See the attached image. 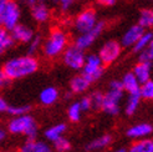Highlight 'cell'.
<instances>
[{
    "mask_svg": "<svg viewBox=\"0 0 153 152\" xmlns=\"http://www.w3.org/2000/svg\"><path fill=\"white\" fill-rule=\"evenodd\" d=\"M39 69V61L33 55H22L7 60L3 71L7 75L10 80H19L30 76Z\"/></svg>",
    "mask_w": 153,
    "mask_h": 152,
    "instance_id": "6da1fadb",
    "label": "cell"
},
{
    "mask_svg": "<svg viewBox=\"0 0 153 152\" xmlns=\"http://www.w3.org/2000/svg\"><path fill=\"white\" fill-rule=\"evenodd\" d=\"M68 46V36L60 28H53L42 42V52L48 59H56Z\"/></svg>",
    "mask_w": 153,
    "mask_h": 152,
    "instance_id": "7a4b0ae2",
    "label": "cell"
},
{
    "mask_svg": "<svg viewBox=\"0 0 153 152\" xmlns=\"http://www.w3.org/2000/svg\"><path fill=\"white\" fill-rule=\"evenodd\" d=\"M7 131L13 135H24L29 140H34L37 136V124L35 118L27 113L14 116L7 124Z\"/></svg>",
    "mask_w": 153,
    "mask_h": 152,
    "instance_id": "3957f363",
    "label": "cell"
},
{
    "mask_svg": "<svg viewBox=\"0 0 153 152\" xmlns=\"http://www.w3.org/2000/svg\"><path fill=\"white\" fill-rule=\"evenodd\" d=\"M20 18V6L15 0H0V28L10 31L19 24Z\"/></svg>",
    "mask_w": 153,
    "mask_h": 152,
    "instance_id": "277c9868",
    "label": "cell"
},
{
    "mask_svg": "<svg viewBox=\"0 0 153 152\" xmlns=\"http://www.w3.org/2000/svg\"><path fill=\"white\" fill-rule=\"evenodd\" d=\"M81 71L82 75L92 83L98 79H101V76L103 75L105 71V65L97 54H91L86 56L85 64H83Z\"/></svg>",
    "mask_w": 153,
    "mask_h": 152,
    "instance_id": "5b68a950",
    "label": "cell"
},
{
    "mask_svg": "<svg viewBox=\"0 0 153 152\" xmlns=\"http://www.w3.org/2000/svg\"><path fill=\"white\" fill-rule=\"evenodd\" d=\"M123 89H114L108 87V91L103 96V104H102V111L107 115L114 116L120 112V105L123 98Z\"/></svg>",
    "mask_w": 153,
    "mask_h": 152,
    "instance_id": "8992f818",
    "label": "cell"
},
{
    "mask_svg": "<svg viewBox=\"0 0 153 152\" xmlns=\"http://www.w3.org/2000/svg\"><path fill=\"white\" fill-rule=\"evenodd\" d=\"M85 60H86L85 50L77 48L76 45L67 46L62 54L64 64L67 67H70L71 70H81L83 64H85Z\"/></svg>",
    "mask_w": 153,
    "mask_h": 152,
    "instance_id": "52a82bcc",
    "label": "cell"
},
{
    "mask_svg": "<svg viewBox=\"0 0 153 152\" xmlns=\"http://www.w3.org/2000/svg\"><path fill=\"white\" fill-rule=\"evenodd\" d=\"M97 22L98 20H97L96 11L94 9H85L75 18L74 28L79 34H82V33L88 31L91 29H94Z\"/></svg>",
    "mask_w": 153,
    "mask_h": 152,
    "instance_id": "ba28073f",
    "label": "cell"
},
{
    "mask_svg": "<svg viewBox=\"0 0 153 152\" xmlns=\"http://www.w3.org/2000/svg\"><path fill=\"white\" fill-rule=\"evenodd\" d=\"M105 28H106L105 22L103 21H98L94 29L88 30V31H86V33L79 34V36L76 37V40H75V45L77 48L82 49V50L88 49L90 46H92V45L95 44V41L100 37V35L103 33Z\"/></svg>",
    "mask_w": 153,
    "mask_h": 152,
    "instance_id": "9c48e42d",
    "label": "cell"
},
{
    "mask_svg": "<svg viewBox=\"0 0 153 152\" xmlns=\"http://www.w3.org/2000/svg\"><path fill=\"white\" fill-rule=\"evenodd\" d=\"M122 52V45L116 40H108L106 41L98 51V56L102 60L103 65H111L120 57Z\"/></svg>",
    "mask_w": 153,
    "mask_h": 152,
    "instance_id": "30bf717a",
    "label": "cell"
},
{
    "mask_svg": "<svg viewBox=\"0 0 153 152\" xmlns=\"http://www.w3.org/2000/svg\"><path fill=\"white\" fill-rule=\"evenodd\" d=\"M152 133H153V126L148 122H140V124L132 125L126 132L127 137H129L131 140L146 139V137H149Z\"/></svg>",
    "mask_w": 153,
    "mask_h": 152,
    "instance_id": "8fae6325",
    "label": "cell"
},
{
    "mask_svg": "<svg viewBox=\"0 0 153 152\" xmlns=\"http://www.w3.org/2000/svg\"><path fill=\"white\" fill-rule=\"evenodd\" d=\"M10 34H11V37L14 39V41L21 42V44H27L35 36L34 30L25 24H20V22L10 30Z\"/></svg>",
    "mask_w": 153,
    "mask_h": 152,
    "instance_id": "7c38bea8",
    "label": "cell"
},
{
    "mask_svg": "<svg viewBox=\"0 0 153 152\" xmlns=\"http://www.w3.org/2000/svg\"><path fill=\"white\" fill-rule=\"evenodd\" d=\"M143 33H144V29L141 25H138V24L132 25L131 28H128L126 30V33L123 35H122L121 45L125 48H132Z\"/></svg>",
    "mask_w": 153,
    "mask_h": 152,
    "instance_id": "4fadbf2b",
    "label": "cell"
},
{
    "mask_svg": "<svg viewBox=\"0 0 153 152\" xmlns=\"http://www.w3.org/2000/svg\"><path fill=\"white\" fill-rule=\"evenodd\" d=\"M31 14L33 18L35 19V21L37 22H46L50 19V7L48 5V3L39 0L33 7H31Z\"/></svg>",
    "mask_w": 153,
    "mask_h": 152,
    "instance_id": "5bb4252c",
    "label": "cell"
},
{
    "mask_svg": "<svg viewBox=\"0 0 153 152\" xmlns=\"http://www.w3.org/2000/svg\"><path fill=\"white\" fill-rule=\"evenodd\" d=\"M151 71H152V63L140 61L133 67V75L136 79L140 81V83H144L146 81L151 80Z\"/></svg>",
    "mask_w": 153,
    "mask_h": 152,
    "instance_id": "9a60e30c",
    "label": "cell"
},
{
    "mask_svg": "<svg viewBox=\"0 0 153 152\" xmlns=\"http://www.w3.org/2000/svg\"><path fill=\"white\" fill-rule=\"evenodd\" d=\"M19 152H51L50 146L44 141L29 140L19 148Z\"/></svg>",
    "mask_w": 153,
    "mask_h": 152,
    "instance_id": "2e32d148",
    "label": "cell"
},
{
    "mask_svg": "<svg viewBox=\"0 0 153 152\" xmlns=\"http://www.w3.org/2000/svg\"><path fill=\"white\" fill-rule=\"evenodd\" d=\"M122 86L126 92L129 94H140V89H141V83L140 81L136 79V76L133 72H127L121 80Z\"/></svg>",
    "mask_w": 153,
    "mask_h": 152,
    "instance_id": "e0dca14e",
    "label": "cell"
},
{
    "mask_svg": "<svg viewBox=\"0 0 153 152\" xmlns=\"http://www.w3.org/2000/svg\"><path fill=\"white\" fill-rule=\"evenodd\" d=\"M59 98V91L53 86H48L41 90L39 95V101L44 106H51L53 105Z\"/></svg>",
    "mask_w": 153,
    "mask_h": 152,
    "instance_id": "ac0fdd59",
    "label": "cell"
},
{
    "mask_svg": "<svg viewBox=\"0 0 153 152\" xmlns=\"http://www.w3.org/2000/svg\"><path fill=\"white\" fill-rule=\"evenodd\" d=\"M112 143V136L111 135H101L98 137L90 141L86 146L87 151H100L103 148H107Z\"/></svg>",
    "mask_w": 153,
    "mask_h": 152,
    "instance_id": "d6986e66",
    "label": "cell"
},
{
    "mask_svg": "<svg viewBox=\"0 0 153 152\" xmlns=\"http://www.w3.org/2000/svg\"><path fill=\"white\" fill-rule=\"evenodd\" d=\"M127 152H153V139L146 137L141 140H134Z\"/></svg>",
    "mask_w": 153,
    "mask_h": 152,
    "instance_id": "ffe728a7",
    "label": "cell"
},
{
    "mask_svg": "<svg viewBox=\"0 0 153 152\" xmlns=\"http://www.w3.org/2000/svg\"><path fill=\"white\" fill-rule=\"evenodd\" d=\"M91 82L83 76L82 74L81 75H76L71 79L70 81V89L74 94H82L90 87Z\"/></svg>",
    "mask_w": 153,
    "mask_h": 152,
    "instance_id": "44dd1931",
    "label": "cell"
},
{
    "mask_svg": "<svg viewBox=\"0 0 153 152\" xmlns=\"http://www.w3.org/2000/svg\"><path fill=\"white\" fill-rule=\"evenodd\" d=\"M141 104V95L140 94H129L127 97V101L125 104V112L126 115L132 116L137 112Z\"/></svg>",
    "mask_w": 153,
    "mask_h": 152,
    "instance_id": "7402d4cb",
    "label": "cell"
},
{
    "mask_svg": "<svg viewBox=\"0 0 153 152\" xmlns=\"http://www.w3.org/2000/svg\"><path fill=\"white\" fill-rule=\"evenodd\" d=\"M66 132V125L65 124H57L53 125L51 127H49L46 131H45V137H46L49 141L53 142L56 141L57 139L62 137Z\"/></svg>",
    "mask_w": 153,
    "mask_h": 152,
    "instance_id": "603a6c76",
    "label": "cell"
},
{
    "mask_svg": "<svg viewBox=\"0 0 153 152\" xmlns=\"http://www.w3.org/2000/svg\"><path fill=\"white\" fill-rule=\"evenodd\" d=\"M14 39L11 37V34L9 30L4 28H0V55L6 52L13 45H14Z\"/></svg>",
    "mask_w": 153,
    "mask_h": 152,
    "instance_id": "cb8c5ba5",
    "label": "cell"
},
{
    "mask_svg": "<svg viewBox=\"0 0 153 152\" xmlns=\"http://www.w3.org/2000/svg\"><path fill=\"white\" fill-rule=\"evenodd\" d=\"M152 37H153V34H152L151 31H144V33L141 35L140 39L136 41V44L132 46L133 52H136V54H140V52H142L144 49L148 46V44L151 42Z\"/></svg>",
    "mask_w": 153,
    "mask_h": 152,
    "instance_id": "d4e9b609",
    "label": "cell"
},
{
    "mask_svg": "<svg viewBox=\"0 0 153 152\" xmlns=\"http://www.w3.org/2000/svg\"><path fill=\"white\" fill-rule=\"evenodd\" d=\"M138 25H141L144 30L153 28V9H143L140 13Z\"/></svg>",
    "mask_w": 153,
    "mask_h": 152,
    "instance_id": "484cf974",
    "label": "cell"
},
{
    "mask_svg": "<svg viewBox=\"0 0 153 152\" xmlns=\"http://www.w3.org/2000/svg\"><path fill=\"white\" fill-rule=\"evenodd\" d=\"M82 109L81 106L77 102H74L71 104L70 106H68V110H67V117L68 120L71 121V122H79V121L81 120V116H82Z\"/></svg>",
    "mask_w": 153,
    "mask_h": 152,
    "instance_id": "4316f807",
    "label": "cell"
},
{
    "mask_svg": "<svg viewBox=\"0 0 153 152\" xmlns=\"http://www.w3.org/2000/svg\"><path fill=\"white\" fill-rule=\"evenodd\" d=\"M140 95H141V98L153 101V80H148L144 83H141Z\"/></svg>",
    "mask_w": 153,
    "mask_h": 152,
    "instance_id": "83f0119b",
    "label": "cell"
},
{
    "mask_svg": "<svg viewBox=\"0 0 153 152\" xmlns=\"http://www.w3.org/2000/svg\"><path fill=\"white\" fill-rule=\"evenodd\" d=\"M103 96L105 94H102L101 91H95L90 95V100H91V105H92L94 110H102V104H103Z\"/></svg>",
    "mask_w": 153,
    "mask_h": 152,
    "instance_id": "f1b7e54d",
    "label": "cell"
},
{
    "mask_svg": "<svg viewBox=\"0 0 153 152\" xmlns=\"http://www.w3.org/2000/svg\"><path fill=\"white\" fill-rule=\"evenodd\" d=\"M42 46V41H41V37L35 35L31 40L27 42V52L29 55H34L35 52H37Z\"/></svg>",
    "mask_w": 153,
    "mask_h": 152,
    "instance_id": "f546056e",
    "label": "cell"
},
{
    "mask_svg": "<svg viewBox=\"0 0 153 152\" xmlns=\"http://www.w3.org/2000/svg\"><path fill=\"white\" fill-rule=\"evenodd\" d=\"M29 111H30L29 105H14V106H9L6 112L13 116H20V115H25Z\"/></svg>",
    "mask_w": 153,
    "mask_h": 152,
    "instance_id": "4dcf8cb0",
    "label": "cell"
},
{
    "mask_svg": "<svg viewBox=\"0 0 153 152\" xmlns=\"http://www.w3.org/2000/svg\"><path fill=\"white\" fill-rule=\"evenodd\" d=\"M138 57H140V61H146V63L153 61V37L151 42L148 44V46L138 54Z\"/></svg>",
    "mask_w": 153,
    "mask_h": 152,
    "instance_id": "1f68e13d",
    "label": "cell"
},
{
    "mask_svg": "<svg viewBox=\"0 0 153 152\" xmlns=\"http://www.w3.org/2000/svg\"><path fill=\"white\" fill-rule=\"evenodd\" d=\"M53 147H55L57 152H67L71 148V143L67 139H65L62 136V137L57 139L56 141H53Z\"/></svg>",
    "mask_w": 153,
    "mask_h": 152,
    "instance_id": "d6a6232c",
    "label": "cell"
},
{
    "mask_svg": "<svg viewBox=\"0 0 153 152\" xmlns=\"http://www.w3.org/2000/svg\"><path fill=\"white\" fill-rule=\"evenodd\" d=\"M42 1L56 4L62 11H67V10H70L71 7H72L75 0H42Z\"/></svg>",
    "mask_w": 153,
    "mask_h": 152,
    "instance_id": "836d02e7",
    "label": "cell"
},
{
    "mask_svg": "<svg viewBox=\"0 0 153 152\" xmlns=\"http://www.w3.org/2000/svg\"><path fill=\"white\" fill-rule=\"evenodd\" d=\"M80 106H81V109L82 111H88L92 109V105H91V100H90V96H85V97H82L81 100L79 101Z\"/></svg>",
    "mask_w": 153,
    "mask_h": 152,
    "instance_id": "e575fe53",
    "label": "cell"
},
{
    "mask_svg": "<svg viewBox=\"0 0 153 152\" xmlns=\"http://www.w3.org/2000/svg\"><path fill=\"white\" fill-rule=\"evenodd\" d=\"M10 82H11V80H10L9 77H7V75H6L3 70H0V89L6 87Z\"/></svg>",
    "mask_w": 153,
    "mask_h": 152,
    "instance_id": "d590c367",
    "label": "cell"
},
{
    "mask_svg": "<svg viewBox=\"0 0 153 152\" xmlns=\"http://www.w3.org/2000/svg\"><path fill=\"white\" fill-rule=\"evenodd\" d=\"M97 1L102 6H112V5L116 4L117 0H97Z\"/></svg>",
    "mask_w": 153,
    "mask_h": 152,
    "instance_id": "8d00e7d4",
    "label": "cell"
},
{
    "mask_svg": "<svg viewBox=\"0 0 153 152\" xmlns=\"http://www.w3.org/2000/svg\"><path fill=\"white\" fill-rule=\"evenodd\" d=\"M7 107H9L7 102L4 100L3 97H0V112H6L7 111Z\"/></svg>",
    "mask_w": 153,
    "mask_h": 152,
    "instance_id": "74e56055",
    "label": "cell"
},
{
    "mask_svg": "<svg viewBox=\"0 0 153 152\" xmlns=\"http://www.w3.org/2000/svg\"><path fill=\"white\" fill-rule=\"evenodd\" d=\"M22 3H24L25 5H27V6H30V7H33L37 1H39V0H21Z\"/></svg>",
    "mask_w": 153,
    "mask_h": 152,
    "instance_id": "f35d334b",
    "label": "cell"
},
{
    "mask_svg": "<svg viewBox=\"0 0 153 152\" xmlns=\"http://www.w3.org/2000/svg\"><path fill=\"white\" fill-rule=\"evenodd\" d=\"M5 139H6V132H5V130H3V128H0V145L5 141Z\"/></svg>",
    "mask_w": 153,
    "mask_h": 152,
    "instance_id": "ab89813d",
    "label": "cell"
},
{
    "mask_svg": "<svg viewBox=\"0 0 153 152\" xmlns=\"http://www.w3.org/2000/svg\"><path fill=\"white\" fill-rule=\"evenodd\" d=\"M113 152H127L126 148H117V150H114Z\"/></svg>",
    "mask_w": 153,
    "mask_h": 152,
    "instance_id": "60d3db41",
    "label": "cell"
},
{
    "mask_svg": "<svg viewBox=\"0 0 153 152\" xmlns=\"http://www.w3.org/2000/svg\"><path fill=\"white\" fill-rule=\"evenodd\" d=\"M5 152H10V151H5Z\"/></svg>",
    "mask_w": 153,
    "mask_h": 152,
    "instance_id": "b9f144b4",
    "label": "cell"
},
{
    "mask_svg": "<svg viewBox=\"0 0 153 152\" xmlns=\"http://www.w3.org/2000/svg\"><path fill=\"white\" fill-rule=\"evenodd\" d=\"M152 1H153V0H152Z\"/></svg>",
    "mask_w": 153,
    "mask_h": 152,
    "instance_id": "7bdbcfd3",
    "label": "cell"
}]
</instances>
